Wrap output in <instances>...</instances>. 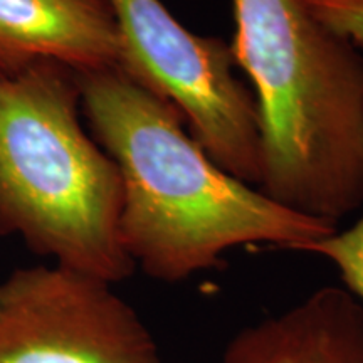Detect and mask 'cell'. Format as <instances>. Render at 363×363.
<instances>
[{
	"mask_svg": "<svg viewBox=\"0 0 363 363\" xmlns=\"http://www.w3.org/2000/svg\"><path fill=\"white\" fill-rule=\"evenodd\" d=\"M81 111L121 177L120 238L150 278L182 283L266 244L299 251L338 227L294 212L222 170L174 104L120 66L76 72Z\"/></svg>",
	"mask_w": 363,
	"mask_h": 363,
	"instance_id": "obj_1",
	"label": "cell"
},
{
	"mask_svg": "<svg viewBox=\"0 0 363 363\" xmlns=\"http://www.w3.org/2000/svg\"><path fill=\"white\" fill-rule=\"evenodd\" d=\"M261 125L259 190L338 227L363 207V54L303 0H233Z\"/></svg>",
	"mask_w": 363,
	"mask_h": 363,
	"instance_id": "obj_2",
	"label": "cell"
},
{
	"mask_svg": "<svg viewBox=\"0 0 363 363\" xmlns=\"http://www.w3.org/2000/svg\"><path fill=\"white\" fill-rule=\"evenodd\" d=\"M79 111L71 67L35 62L0 74V234L115 284L135 271L120 238L121 177Z\"/></svg>",
	"mask_w": 363,
	"mask_h": 363,
	"instance_id": "obj_3",
	"label": "cell"
},
{
	"mask_svg": "<svg viewBox=\"0 0 363 363\" xmlns=\"http://www.w3.org/2000/svg\"><path fill=\"white\" fill-rule=\"evenodd\" d=\"M108 4L121 39V69L174 104L222 170L259 187V113L254 93L235 76L230 45L190 33L162 0Z\"/></svg>",
	"mask_w": 363,
	"mask_h": 363,
	"instance_id": "obj_4",
	"label": "cell"
},
{
	"mask_svg": "<svg viewBox=\"0 0 363 363\" xmlns=\"http://www.w3.org/2000/svg\"><path fill=\"white\" fill-rule=\"evenodd\" d=\"M111 283L67 269H16L0 284V363H163Z\"/></svg>",
	"mask_w": 363,
	"mask_h": 363,
	"instance_id": "obj_5",
	"label": "cell"
},
{
	"mask_svg": "<svg viewBox=\"0 0 363 363\" xmlns=\"http://www.w3.org/2000/svg\"><path fill=\"white\" fill-rule=\"evenodd\" d=\"M35 62L76 72L120 66L121 39L108 0H0V74Z\"/></svg>",
	"mask_w": 363,
	"mask_h": 363,
	"instance_id": "obj_6",
	"label": "cell"
},
{
	"mask_svg": "<svg viewBox=\"0 0 363 363\" xmlns=\"http://www.w3.org/2000/svg\"><path fill=\"white\" fill-rule=\"evenodd\" d=\"M222 363H363V306L338 286L239 330Z\"/></svg>",
	"mask_w": 363,
	"mask_h": 363,
	"instance_id": "obj_7",
	"label": "cell"
},
{
	"mask_svg": "<svg viewBox=\"0 0 363 363\" xmlns=\"http://www.w3.org/2000/svg\"><path fill=\"white\" fill-rule=\"evenodd\" d=\"M298 252L318 254L328 259L340 272L345 289L363 306V216L348 229H337L326 238L308 242Z\"/></svg>",
	"mask_w": 363,
	"mask_h": 363,
	"instance_id": "obj_8",
	"label": "cell"
},
{
	"mask_svg": "<svg viewBox=\"0 0 363 363\" xmlns=\"http://www.w3.org/2000/svg\"><path fill=\"white\" fill-rule=\"evenodd\" d=\"M316 19L363 49V0H303Z\"/></svg>",
	"mask_w": 363,
	"mask_h": 363,
	"instance_id": "obj_9",
	"label": "cell"
}]
</instances>
